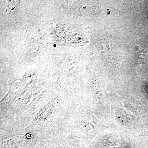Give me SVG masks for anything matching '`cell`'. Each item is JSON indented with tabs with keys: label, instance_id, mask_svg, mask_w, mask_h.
<instances>
[{
	"label": "cell",
	"instance_id": "6da1fadb",
	"mask_svg": "<svg viewBox=\"0 0 148 148\" xmlns=\"http://www.w3.org/2000/svg\"><path fill=\"white\" fill-rule=\"evenodd\" d=\"M66 103L58 97L51 98L40 109L25 129L42 138H61L67 111Z\"/></svg>",
	"mask_w": 148,
	"mask_h": 148
}]
</instances>
